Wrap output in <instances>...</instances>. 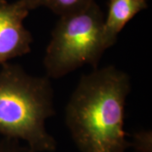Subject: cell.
Wrapping results in <instances>:
<instances>
[{
  "instance_id": "6da1fadb",
  "label": "cell",
  "mask_w": 152,
  "mask_h": 152,
  "mask_svg": "<svg viewBox=\"0 0 152 152\" xmlns=\"http://www.w3.org/2000/svg\"><path fill=\"white\" fill-rule=\"evenodd\" d=\"M130 78L111 65L80 77L65 108V122L80 152H126L124 130Z\"/></svg>"
},
{
  "instance_id": "7a4b0ae2",
  "label": "cell",
  "mask_w": 152,
  "mask_h": 152,
  "mask_svg": "<svg viewBox=\"0 0 152 152\" xmlns=\"http://www.w3.org/2000/svg\"><path fill=\"white\" fill-rule=\"evenodd\" d=\"M53 90L47 77L33 76L21 66L0 69V134L22 142L33 152H53L57 142L46 129L55 114Z\"/></svg>"
},
{
  "instance_id": "3957f363",
  "label": "cell",
  "mask_w": 152,
  "mask_h": 152,
  "mask_svg": "<svg viewBox=\"0 0 152 152\" xmlns=\"http://www.w3.org/2000/svg\"><path fill=\"white\" fill-rule=\"evenodd\" d=\"M104 18L96 2L82 10L60 16L44 56L48 78L59 79L86 64L97 68L106 51L102 43Z\"/></svg>"
},
{
  "instance_id": "277c9868",
  "label": "cell",
  "mask_w": 152,
  "mask_h": 152,
  "mask_svg": "<svg viewBox=\"0 0 152 152\" xmlns=\"http://www.w3.org/2000/svg\"><path fill=\"white\" fill-rule=\"evenodd\" d=\"M29 11L22 0H0V65L31 52L33 37L23 24Z\"/></svg>"
},
{
  "instance_id": "5b68a950",
  "label": "cell",
  "mask_w": 152,
  "mask_h": 152,
  "mask_svg": "<svg viewBox=\"0 0 152 152\" xmlns=\"http://www.w3.org/2000/svg\"><path fill=\"white\" fill-rule=\"evenodd\" d=\"M147 8L146 0H110L107 16L102 26V43L107 50L116 43L118 36L138 13Z\"/></svg>"
},
{
  "instance_id": "8992f818",
  "label": "cell",
  "mask_w": 152,
  "mask_h": 152,
  "mask_svg": "<svg viewBox=\"0 0 152 152\" xmlns=\"http://www.w3.org/2000/svg\"><path fill=\"white\" fill-rule=\"evenodd\" d=\"M95 2V0H42V5L48 7L59 16L80 11Z\"/></svg>"
},
{
  "instance_id": "52a82bcc",
  "label": "cell",
  "mask_w": 152,
  "mask_h": 152,
  "mask_svg": "<svg viewBox=\"0 0 152 152\" xmlns=\"http://www.w3.org/2000/svg\"><path fill=\"white\" fill-rule=\"evenodd\" d=\"M131 146L139 152H152V134L151 131H140L134 134Z\"/></svg>"
},
{
  "instance_id": "ba28073f",
  "label": "cell",
  "mask_w": 152,
  "mask_h": 152,
  "mask_svg": "<svg viewBox=\"0 0 152 152\" xmlns=\"http://www.w3.org/2000/svg\"><path fill=\"white\" fill-rule=\"evenodd\" d=\"M0 152H33L22 142L4 138L0 140Z\"/></svg>"
},
{
  "instance_id": "9c48e42d",
  "label": "cell",
  "mask_w": 152,
  "mask_h": 152,
  "mask_svg": "<svg viewBox=\"0 0 152 152\" xmlns=\"http://www.w3.org/2000/svg\"><path fill=\"white\" fill-rule=\"evenodd\" d=\"M22 1L26 4L30 10L42 6V0H22Z\"/></svg>"
}]
</instances>
